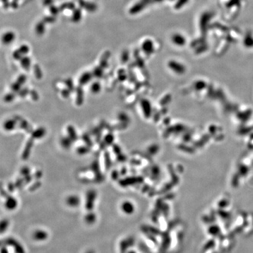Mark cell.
Returning <instances> with one entry per match:
<instances>
[{"mask_svg":"<svg viewBox=\"0 0 253 253\" xmlns=\"http://www.w3.org/2000/svg\"><path fill=\"white\" fill-rule=\"evenodd\" d=\"M29 49L27 45H23L21 46L18 49L14 51L13 53V57L15 60H20L24 56H27L29 52Z\"/></svg>","mask_w":253,"mask_h":253,"instance_id":"6da1fadb","label":"cell"},{"mask_svg":"<svg viewBox=\"0 0 253 253\" xmlns=\"http://www.w3.org/2000/svg\"><path fill=\"white\" fill-rule=\"evenodd\" d=\"M78 2L80 8H84V10H86L87 11L93 12L96 11L97 9V6L96 5V4L92 2L86 1L84 0H79Z\"/></svg>","mask_w":253,"mask_h":253,"instance_id":"7a4b0ae2","label":"cell"},{"mask_svg":"<svg viewBox=\"0 0 253 253\" xmlns=\"http://www.w3.org/2000/svg\"><path fill=\"white\" fill-rule=\"evenodd\" d=\"M15 120H16L17 123H18V126L21 128L25 130L28 132H32L33 131L32 128L25 120L22 119L20 117H17V118H15Z\"/></svg>","mask_w":253,"mask_h":253,"instance_id":"3957f363","label":"cell"},{"mask_svg":"<svg viewBox=\"0 0 253 253\" xmlns=\"http://www.w3.org/2000/svg\"><path fill=\"white\" fill-rule=\"evenodd\" d=\"M93 77H94L93 74L90 72H85L82 74L79 80L80 86H83L88 83L92 80Z\"/></svg>","mask_w":253,"mask_h":253,"instance_id":"277c9868","label":"cell"},{"mask_svg":"<svg viewBox=\"0 0 253 253\" xmlns=\"http://www.w3.org/2000/svg\"><path fill=\"white\" fill-rule=\"evenodd\" d=\"M15 34L13 32H7L4 33L2 38V41L5 45H8L14 41L15 39Z\"/></svg>","mask_w":253,"mask_h":253,"instance_id":"5b68a950","label":"cell"},{"mask_svg":"<svg viewBox=\"0 0 253 253\" xmlns=\"http://www.w3.org/2000/svg\"><path fill=\"white\" fill-rule=\"evenodd\" d=\"M46 134V129L43 127H39L32 132V137L34 139H39Z\"/></svg>","mask_w":253,"mask_h":253,"instance_id":"8992f818","label":"cell"},{"mask_svg":"<svg viewBox=\"0 0 253 253\" xmlns=\"http://www.w3.org/2000/svg\"><path fill=\"white\" fill-rule=\"evenodd\" d=\"M76 103L77 105L81 106L83 102V91L81 86H78L76 89Z\"/></svg>","mask_w":253,"mask_h":253,"instance_id":"52a82bcc","label":"cell"},{"mask_svg":"<svg viewBox=\"0 0 253 253\" xmlns=\"http://www.w3.org/2000/svg\"><path fill=\"white\" fill-rule=\"evenodd\" d=\"M17 123H18L15 119L8 120L4 124V128L6 131H12L15 128Z\"/></svg>","mask_w":253,"mask_h":253,"instance_id":"ba28073f","label":"cell"},{"mask_svg":"<svg viewBox=\"0 0 253 253\" xmlns=\"http://www.w3.org/2000/svg\"><path fill=\"white\" fill-rule=\"evenodd\" d=\"M20 63L22 68L26 70V71H29L31 68V59L27 56H24L21 60Z\"/></svg>","mask_w":253,"mask_h":253,"instance_id":"9c48e42d","label":"cell"},{"mask_svg":"<svg viewBox=\"0 0 253 253\" xmlns=\"http://www.w3.org/2000/svg\"><path fill=\"white\" fill-rule=\"evenodd\" d=\"M110 57V52L109 51H106L102 55L100 61V66L103 69H105L108 66V59Z\"/></svg>","mask_w":253,"mask_h":253,"instance_id":"30bf717a","label":"cell"},{"mask_svg":"<svg viewBox=\"0 0 253 253\" xmlns=\"http://www.w3.org/2000/svg\"><path fill=\"white\" fill-rule=\"evenodd\" d=\"M82 18V11L80 8H75L71 15V21L74 22H78Z\"/></svg>","mask_w":253,"mask_h":253,"instance_id":"8fae6325","label":"cell"},{"mask_svg":"<svg viewBox=\"0 0 253 253\" xmlns=\"http://www.w3.org/2000/svg\"><path fill=\"white\" fill-rule=\"evenodd\" d=\"M68 137L72 141H74L77 139V135L74 128L72 126H69L67 128Z\"/></svg>","mask_w":253,"mask_h":253,"instance_id":"7c38bea8","label":"cell"},{"mask_svg":"<svg viewBox=\"0 0 253 253\" xmlns=\"http://www.w3.org/2000/svg\"><path fill=\"white\" fill-rule=\"evenodd\" d=\"M33 140H34V138H33L32 137H31L28 141V142H27V143L26 144L24 152L23 153V156L24 158L27 157L28 155H29V154L30 151H31V149L32 146V144L33 143Z\"/></svg>","mask_w":253,"mask_h":253,"instance_id":"4fadbf2b","label":"cell"},{"mask_svg":"<svg viewBox=\"0 0 253 253\" xmlns=\"http://www.w3.org/2000/svg\"><path fill=\"white\" fill-rule=\"evenodd\" d=\"M45 31V22L43 21L39 22L35 27V31L36 33L39 35H42Z\"/></svg>","mask_w":253,"mask_h":253,"instance_id":"5bb4252c","label":"cell"},{"mask_svg":"<svg viewBox=\"0 0 253 253\" xmlns=\"http://www.w3.org/2000/svg\"><path fill=\"white\" fill-rule=\"evenodd\" d=\"M60 11H64L66 9L68 10H74L75 9V5L73 2H65L64 4H63L60 7H59Z\"/></svg>","mask_w":253,"mask_h":253,"instance_id":"9a60e30c","label":"cell"},{"mask_svg":"<svg viewBox=\"0 0 253 253\" xmlns=\"http://www.w3.org/2000/svg\"><path fill=\"white\" fill-rule=\"evenodd\" d=\"M33 69V73H34L35 77L39 80L42 79L43 75H42V70L41 69V68L39 67V66L37 64H35L34 65Z\"/></svg>","mask_w":253,"mask_h":253,"instance_id":"2e32d148","label":"cell"},{"mask_svg":"<svg viewBox=\"0 0 253 253\" xmlns=\"http://www.w3.org/2000/svg\"><path fill=\"white\" fill-rule=\"evenodd\" d=\"M101 90V85L98 82H95L91 86V91L93 93L97 94Z\"/></svg>","mask_w":253,"mask_h":253,"instance_id":"e0dca14e","label":"cell"},{"mask_svg":"<svg viewBox=\"0 0 253 253\" xmlns=\"http://www.w3.org/2000/svg\"><path fill=\"white\" fill-rule=\"evenodd\" d=\"M103 69L100 66L98 67H96L95 69L93 72L92 73L93 74V76L97 78H101L103 75Z\"/></svg>","mask_w":253,"mask_h":253,"instance_id":"ac0fdd59","label":"cell"},{"mask_svg":"<svg viewBox=\"0 0 253 253\" xmlns=\"http://www.w3.org/2000/svg\"><path fill=\"white\" fill-rule=\"evenodd\" d=\"M123 209L126 213H132L134 210V207L132 203L129 202H126L123 205Z\"/></svg>","mask_w":253,"mask_h":253,"instance_id":"d6986e66","label":"cell"},{"mask_svg":"<svg viewBox=\"0 0 253 253\" xmlns=\"http://www.w3.org/2000/svg\"><path fill=\"white\" fill-rule=\"evenodd\" d=\"M71 142H72V141L70 139V138L68 137H65V138H62V140L61 141V142H62V146H63L64 147H65V148H68V147H69L70 145H71Z\"/></svg>","mask_w":253,"mask_h":253,"instance_id":"ffe728a7","label":"cell"},{"mask_svg":"<svg viewBox=\"0 0 253 253\" xmlns=\"http://www.w3.org/2000/svg\"><path fill=\"white\" fill-rule=\"evenodd\" d=\"M15 97V93L14 92H12L10 93H8L5 97H4V101L7 103L11 102L13 100H14V98Z\"/></svg>","mask_w":253,"mask_h":253,"instance_id":"44dd1931","label":"cell"},{"mask_svg":"<svg viewBox=\"0 0 253 253\" xmlns=\"http://www.w3.org/2000/svg\"><path fill=\"white\" fill-rule=\"evenodd\" d=\"M21 86H22L21 84L16 81V82H15L13 84H12L11 90L14 93L18 92L21 89Z\"/></svg>","mask_w":253,"mask_h":253,"instance_id":"7402d4cb","label":"cell"},{"mask_svg":"<svg viewBox=\"0 0 253 253\" xmlns=\"http://www.w3.org/2000/svg\"><path fill=\"white\" fill-rule=\"evenodd\" d=\"M49 10L51 13L53 15H56L59 13V12H60V10L59 8L56 7L54 5H51L49 8Z\"/></svg>","mask_w":253,"mask_h":253,"instance_id":"603a6c76","label":"cell"},{"mask_svg":"<svg viewBox=\"0 0 253 253\" xmlns=\"http://www.w3.org/2000/svg\"><path fill=\"white\" fill-rule=\"evenodd\" d=\"M26 80H27V77H26V76H25V74H21V75H20L18 77V79L16 80V82L18 83H19L21 86H22L23 84L25 83Z\"/></svg>","mask_w":253,"mask_h":253,"instance_id":"cb8c5ba5","label":"cell"},{"mask_svg":"<svg viewBox=\"0 0 253 253\" xmlns=\"http://www.w3.org/2000/svg\"><path fill=\"white\" fill-rule=\"evenodd\" d=\"M65 84L67 86V88L70 90V92L73 91L74 90V86L71 79H66L65 81Z\"/></svg>","mask_w":253,"mask_h":253,"instance_id":"d4e9b609","label":"cell"},{"mask_svg":"<svg viewBox=\"0 0 253 253\" xmlns=\"http://www.w3.org/2000/svg\"><path fill=\"white\" fill-rule=\"evenodd\" d=\"M28 93H29V90H28L27 88H24V89H21L18 92V95L21 97H25Z\"/></svg>","mask_w":253,"mask_h":253,"instance_id":"484cf974","label":"cell"},{"mask_svg":"<svg viewBox=\"0 0 253 253\" xmlns=\"http://www.w3.org/2000/svg\"><path fill=\"white\" fill-rule=\"evenodd\" d=\"M29 94L31 95V97L32 100H33L34 101H36L38 100L39 98V96L38 94L37 93V92L35 90H31L29 91Z\"/></svg>","mask_w":253,"mask_h":253,"instance_id":"4316f807","label":"cell"},{"mask_svg":"<svg viewBox=\"0 0 253 253\" xmlns=\"http://www.w3.org/2000/svg\"><path fill=\"white\" fill-rule=\"evenodd\" d=\"M55 20V17L54 16H46L45 18H43V19L42 21L44 22L45 23V22H50V23H52V22H54Z\"/></svg>","mask_w":253,"mask_h":253,"instance_id":"83f0119b","label":"cell"},{"mask_svg":"<svg viewBox=\"0 0 253 253\" xmlns=\"http://www.w3.org/2000/svg\"><path fill=\"white\" fill-rule=\"evenodd\" d=\"M70 92H70V90L68 88L65 89H63L62 91V96L63 97L68 98L70 96Z\"/></svg>","mask_w":253,"mask_h":253,"instance_id":"f1b7e54d","label":"cell"},{"mask_svg":"<svg viewBox=\"0 0 253 253\" xmlns=\"http://www.w3.org/2000/svg\"><path fill=\"white\" fill-rule=\"evenodd\" d=\"M82 138H83V140H84V142L87 144V145H91L92 144V141H91V140H90V137H89V136L87 135V134H84L83 135H82Z\"/></svg>","mask_w":253,"mask_h":253,"instance_id":"f546056e","label":"cell"},{"mask_svg":"<svg viewBox=\"0 0 253 253\" xmlns=\"http://www.w3.org/2000/svg\"><path fill=\"white\" fill-rule=\"evenodd\" d=\"M113 136V135H112ZM112 136L111 134H107L104 138V142H106L107 144H108V143L111 142V141L112 140Z\"/></svg>","mask_w":253,"mask_h":253,"instance_id":"4dcf8cb0","label":"cell"},{"mask_svg":"<svg viewBox=\"0 0 253 253\" xmlns=\"http://www.w3.org/2000/svg\"><path fill=\"white\" fill-rule=\"evenodd\" d=\"M53 0H44L43 1V4L45 5H53Z\"/></svg>","mask_w":253,"mask_h":253,"instance_id":"1f68e13d","label":"cell"},{"mask_svg":"<svg viewBox=\"0 0 253 253\" xmlns=\"http://www.w3.org/2000/svg\"><path fill=\"white\" fill-rule=\"evenodd\" d=\"M2 1L3 2V3L4 4V5H6L7 4H8V0H2Z\"/></svg>","mask_w":253,"mask_h":253,"instance_id":"d6a6232c","label":"cell"}]
</instances>
